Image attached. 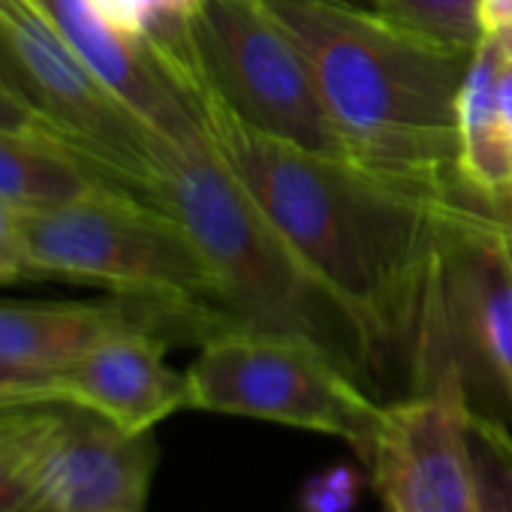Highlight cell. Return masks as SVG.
Segmentation results:
<instances>
[{"instance_id": "ffe728a7", "label": "cell", "mask_w": 512, "mask_h": 512, "mask_svg": "<svg viewBox=\"0 0 512 512\" xmlns=\"http://www.w3.org/2000/svg\"><path fill=\"white\" fill-rule=\"evenodd\" d=\"M437 208H440V214L485 223L491 229L512 235V178L494 190H476V187L464 184L461 178H455L437 199Z\"/></svg>"}, {"instance_id": "9c48e42d", "label": "cell", "mask_w": 512, "mask_h": 512, "mask_svg": "<svg viewBox=\"0 0 512 512\" xmlns=\"http://www.w3.org/2000/svg\"><path fill=\"white\" fill-rule=\"evenodd\" d=\"M440 269L464 386L482 380L512 419V256L497 229L440 214Z\"/></svg>"}, {"instance_id": "5bb4252c", "label": "cell", "mask_w": 512, "mask_h": 512, "mask_svg": "<svg viewBox=\"0 0 512 512\" xmlns=\"http://www.w3.org/2000/svg\"><path fill=\"white\" fill-rule=\"evenodd\" d=\"M103 187L118 184L100 175L64 142L0 130V199H7L19 211H49Z\"/></svg>"}, {"instance_id": "44dd1931", "label": "cell", "mask_w": 512, "mask_h": 512, "mask_svg": "<svg viewBox=\"0 0 512 512\" xmlns=\"http://www.w3.org/2000/svg\"><path fill=\"white\" fill-rule=\"evenodd\" d=\"M362 488V476L347 467L335 464L320 473H314L302 494H299V509L302 512H350Z\"/></svg>"}, {"instance_id": "484cf974", "label": "cell", "mask_w": 512, "mask_h": 512, "mask_svg": "<svg viewBox=\"0 0 512 512\" xmlns=\"http://www.w3.org/2000/svg\"><path fill=\"white\" fill-rule=\"evenodd\" d=\"M263 4H344V7L374 10V0H263Z\"/></svg>"}, {"instance_id": "7402d4cb", "label": "cell", "mask_w": 512, "mask_h": 512, "mask_svg": "<svg viewBox=\"0 0 512 512\" xmlns=\"http://www.w3.org/2000/svg\"><path fill=\"white\" fill-rule=\"evenodd\" d=\"M25 211L0 199V284H13L34 275L25 244Z\"/></svg>"}, {"instance_id": "d6986e66", "label": "cell", "mask_w": 512, "mask_h": 512, "mask_svg": "<svg viewBox=\"0 0 512 512\" xmlns=\"http://www.w3.org/2000/svg\"><path fill=\"white\" fill-rule=\"evenodd\" d=\"M470 449L479 485V512H512V425L470 407Z\"/></svg>"}, {"instance_id": "9a60e30c", "label": "cell", "mask_w": 512, "mask_h": 512, "mask_svg": "<svg viewBox=\"0 0 512 512\" xmlns=\"http://www.w3.org/2000/svg\"><path fill=\"white\" fill-rule=\"evenodd\" d=\"M497 61L500 49L491 34L473 52L461 91V157L458 178L476 190H494L512 178V142L497 112Z\"/></svg>"}, {"instance_id": "4fadbf2b", "label": "cell", "mask_w": 512, "mask_h": 512, "mask_svg": "<svg viewBox=\"0 0 512 512\" xmlns=\"http://www.w3.org/2000/svg\"><path fill=\"white\" fill-rule=\"evenodd\" d=\"M64 43L100 76L157 136L181 139L202 127L187 88L166 61L136 37L112 28L94 0H34Z\"/></svg>"}, {"instance_id": "83f0119b", "label": "cell", "mask_w": 512, "mask_h": 512, "mask_svg": "<svg viewBox=\"0 0 512 512\" xmlns=\"http://www.w3.org/2000/svg\"><path fill=\"white\" fill-rule=\"evenodd\" d=\"M491 34L497 37V43H500L503 55L512 61V28H500V31H491Z\"/></svg>"}, {"instance_id": "3957f363", "label": "cell", "mask_w": 512, "mask_h": 512, "mask_svg": "<svg viewBox=\"0 0 512 512\" xmlns=\"http://www.w3.org/2000/svg\"><path fill=\"white\" fill-rule=\"evenodd\" d=\"M154 202L172 214L211 269L235 332L311 338L359 374L365 371L353 332L220 157L205 127L181 139H157Z\"/></svg>"}, {"instance_id": "f1b7e54d", "label": "cell", "mask_w": 512, "mask_h": 512, "mask_svg": "<svg viewBox=\"0 0 512 512\" xmlns=\"http://www.w3.org/2000/svg\"><path fill=\"white\" fill-rule=\"evenodd\" d=\"M497 232H500V229H497ZM500 235H503V241H506V250H509V256H512V235H509V232H500Z\"/></svg>"}, {"instance_id": "4316f807", "label": "cell", "mask_w": 512, "mask_h": 512, "mask_svg": "<svg viewBox=\"0 0 512 512\" xmlns=\"http://www.w3.org/2000/svg\"><path fill=\"white\" fill-rule=\"evenodd\" d=\"M34 0H0V16H16L19 10L31 7Z\"/></svg>"}, {"instance_id": "603a6c76", "label": "cell", "mask_w": 512, "mask_h": 512, "mask_svg": "<svg viewBox=\"0 0 512 512\" xmlns=\"http://www.w3.org/2000/svg\"><path fill=\"white\" fill-rule=\"evenodd\" d=\"M0 130H13V133H34V136H49V139H58L61 136L55 133V127L34 109L28 106L25 100H19L13 91H7L0 85ZM70 148V145H67Z\"/></svg>"}, {"instance_id": "8fae6325", "label": "cell", "mask_w": 512, "mask_h": 512, "mask_svg": "<svg viewBox=\"0 0 512 512\" xmlns=\"http://www.w3.org/2000/svg\"><path fill=\"white\" fill-rule=\"evenodd\" d=\"M130 329L154 332L169 344L190 341L175 311L145 299L112 293L103 302H0V374L52 392L61 368Z\"/></svg>"}, {"instance_id": "6da1fadb", "label": "cell", "mask_w": 512, "mask_h": 512, "mask_svg": "<svg viewBox=\"0 0 512 512\" xmlns=\"http://www.w3.org/2000/svg\"><path fill=\"white\" fill-rule=\"evenodd\" d=\"M187 91L220 157L353 332L362 368L413 362L443 238L437 199L266 136L214 94Z\"/></svg>"}, {"instance_id": "ba28073f", "label": "cell", "mask_w": 512, "mask_h": 512, "mask_svg": "<svg viewBox=\"0 0 512 512\" xmlns=\"http://www.w3.org/2000/svg\"><path fill=\"white\" fill-rule=\"evenodd\" d=\"M461 362L428 368L389 401L365 458L368 479L398 512H479Z\"/></svg>"}, {"instance_id": "e0dca14e", "label": "cell", "mask_w": 512, "mask_h": 512, "mask_svg": "<svg viewBox=\"0 0 512 512\" xmlns=\"http://www.w3.org/2000/svg\"><path fill=\"white\" fill-rule=\"evenodd\" d=\"M94 7L121 34L145 40L163 58H175L187 46V22L199 0H94Z\"/></svg>"}, {"instance_id": "5b68a950", "label": "cell", "mask_w": 512, "mask_h": 512, "mask_svg": "<svg viewBox=\"0 0 512 512\" xmlns=\"http://www.w3.org/2000/svg\"><path fill=\"white\" fill-rule=\"evenodd\" d=\"M187 374V410L263 419L344 440L371 455L383 407L359 371L320 341L278 332H223L199 347Z\"/></svg>"}, {"instance_id": "ac0fdd59", "label": "cell", "mask_w": 512, "mask_h": 512, "mask_svg": "<svg viewBox=\"0 0 512 512\" xmlns=\"http://www.w3.org/2000/svg\"><path fill=\"white\" fill-rule=\"evenodd\" d=\"M374 10L401 28L449 46L476 49L485 37L482 0H374Z\"/></svg>"}, {"instance_id": "7c38bea8", "label": "cell", "mask_w": 512, "mask_h": 512, "mask_svg": "<svg viewBox=\"0 0 512 512\" xmlns=\"http://www.w3.org/2000/svg\"><path fill=\"white\" fill-rule=\"evenodd\" d=\"M169 341L130 329L91 347L52 377L55 401L85 407L112 425L145 434L187 410V374L166 365Z\"/></svg>"}, {"instance_id": "277c9868", "label": "cell", "mask_w": 512, "mask_h": 512, "mask_svg": "<svg viewBox=\"0 0 512 512\" xmlns=\"http://www.w3.org/2000/svg\"><path fill=\"white\" fill-rule=\"evenodd\" d=\"M22 226L34 275L157 302L187 323L199 347L235 332L193 241L172 214L130 190L103 187L49 211H25Z\"/></svg>"}, {"instance_id": "30bf717a", "label": "cell", "mask_w": 512, "mask_h": 512, "mask_svg": "<svg viewBox=\"0 0 512 512\" xmlns=\"http://www.w3.org/2000/svg\"><path fill=\"white\" fill-rule=\"evenodd\" d=\"M157 470L151 431L130 434L109 419L61 401L31 512H145Z\"/></svg>"}, {"instance_id": "d4e9b609", "label": "cell", "mask_w": 512, "mask_h": 512, "mask_svg": "<svg viewBox=\"0 0 512 512\" xmlns=\"http://www.w3.org/2000/svg\"><path fill=\"white\" fill-rule=\"evenodd\" d=\"M34 401H55V398L43 386L19 383V380H10V377L0 374V410L16 407V404H34Z\"/></svg>"}, {"instance_id": "8992f818", "label": "cell", "mask_w": 512, "mask_h": 512, "mask_svg": "<svg viewBox=\"0 0 512 512\" xmlns=\"http://www.w3.org/2000/svg\"><path fill=\"white\" fill-rule=\"evenodd\" d=\"M169 67L184 88L214 94L253 130L350 160L305 49L263 0H199L187 49Z\"/></svg>"}, {"instance_id": "cb8c5ba5", "label": "cell", "mask_w": 512, "mask_h": 512, "mask_svg": "<svg viewBox=\"0 0 512 512\" xmlns=\"http://www.w3.org/2000/svg\"><path fill=\"white\" fill-rule=\"evenodd\" d=\"M497 49H500V43H497ZM497 112H500L503 133L512 142V61L503 55V49H500V61H497Z\"/></svg>"}, {"instance_id": "7a4b0ae2", "label": "cell", "mask_w": 512, "mask_h": 512, "mask_svg": "<svg viewBox=\"0 0 512 512\" xmlns=\"http://www.w3.org/2000/svg\"><path fill=\"white\" fill-rule=\"evenodd\" d=\"M305 49L353 163L440 199L461 175V91L476 49L368 7L269 4Z\"/></svg>"}, {"instance_id": "52a82bcc", "label": "cell", "mask_w": 512, "mask_h": 512, "mask_svg": "<svg viewBox=\"0 0 512 512\" xmlns=\"http://www.w3.org/2000/svg\"><path fill=\"white\" fill-rule=\"evenodd\" d=\"M0 85L34 106L100 175L154 202L160 136L94 76L37 4L0 16Z\"/></svg>"}, {"instance_id": "2e32d148", "label": "cell", "mask_w": 512, "mask_h": 512, "mask_svg": "<svg viewBox=\"0 0 512 512\" xmlns=\"http://www.w3.org/2000/svg\"><path fill=\"white\" fill-rule=\"evenodd\" d=\"M58 422L61 401H34L0 410V512H31Z\"/></svg>"}, {"instance_id": "f546056e", "label": "cell", "mask_w": 512, "mask_h": 512, "mask_svg": "<svg viewBox=\"0 0 512 512\" xmlns=\"http://www.w3.org/2000/svg\"><path fill=\"white\" fill-rule=\"evenodd\" d=\"M383 512H398L395 506H389V503H383Z\"/></svg>"}]
</instances>
